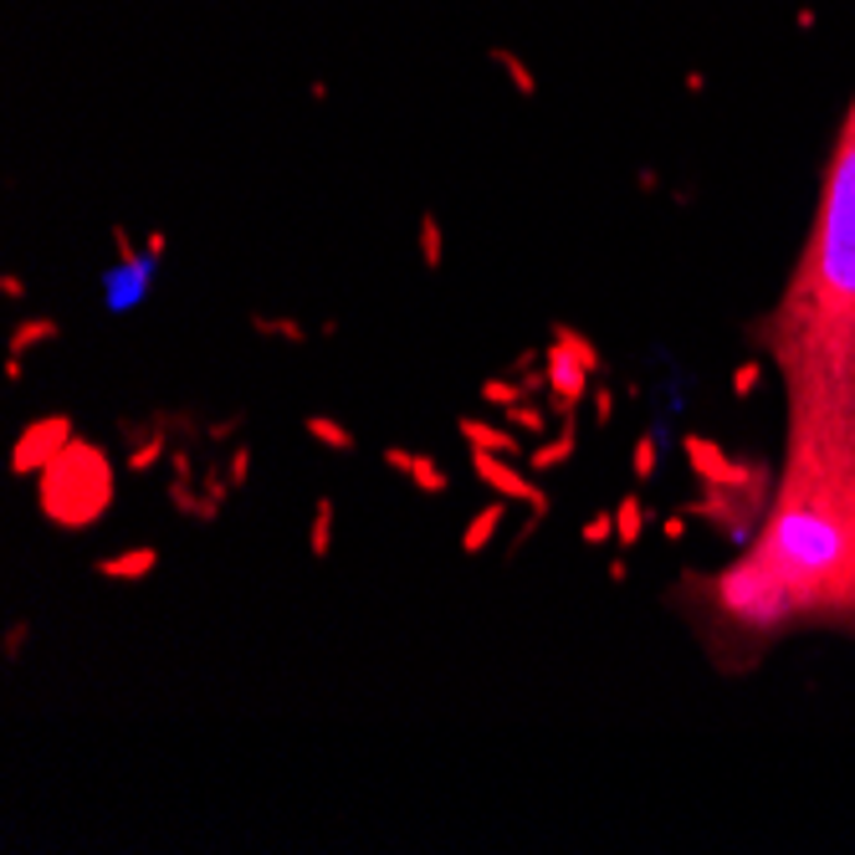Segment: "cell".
I'll list each match as a JSON object with an SVG mask.
<instances>
[{
    "mask_svg": "<svg viewBox=\"0 0 855 855\" xmlns=\"http://www.w3.org/2000/svg\"><path fill=\"white\" fill-rule=\"evenodd\" d=\"M246 471H252V446H236L231 467H226V482H231V486H241V482H246Z\"/></svg>",
    "mask_w": 855,
    "mask_h": 855,
    "instance_id": "d4e9b609",
    "label": "cell"
},
{
    "mask_svg": "<svg viewBox=\"0 0 855 855\" xmlns=\"http://www.w3.org/2000/svg\"><path fill=\"white\" fill-rule=\"evenodd\" d=\"M758 374H763V364H743L738 380H733V389H738V395H748V389L758 385Z\"/></svg>",
    "mask_w": 855,
    "mask_h": 855,
    "instance_id": "4316f807",
    "label": "cell"
},
{
    "mask_svg": "<svg viewBox=\"0 0 855 855\" xmlns=\"http://www.w3.org/2000/svg\"><path fill=\"white\" fill-rule=\"evenodd\" d=\"M769 338L788 374L794 425L820 420L855 431V98L824 174L809 252Z\"/></svg>",
    "mask_w": 855,
    "mask_h": 855,
    "instance_id": "7a4b0ae2",
    "label": "cell"
},
{
    "mask_svg": "<svg viewBox=\"0 0 855 855\" xmlns=\"http://www.w3.org/2000/svg\"><path fill=\"white\" fill-rule=\"evenodd\" d=\"M589 395H594V420H600V425H610V416H615V389L600 380V385L589 389Z\"/></svg>",
    "mask_w": 855,
    "mask_h": 855,
    "instance_id": "cb8c5ba5",
    "label": "cell"
},
{
    "mask_svg": "<svg viewBox=\"0 0 855 855\" xmlns=\"http://www.w3.org/2000/svg\"><path fill=\"white\" fill-rule=\"evenodd\" d=\"M507 497H497V503H486L482 513H471V522H467V533H461V554H482L486 543L497 538V528H503V518H507Z\"/></svg>",
    "mask_w": 855,
    "mask_h": 855,
    "instance_id": "9c48e42d",
    "label": "cell"
},
{
    "mask_svg": "<svg viewBox=\"0 0 855 855\" xmlns=\"http://www.w3.org/2000/svg\"><path fill=\"white\" fill-rule=\"evenodd\" d=\"M0 292H5V298H26V282H21V277H11V272H5V277H0Z\"/></svg>",
    "mask_w": 855,
    "mask_h": 855,
    "instance_id": "f1b7e54d",
    "label": "cell"
},
{
    "mask_svg": "<svg viewBox=\"0 0 855 855\" xmlns=\"http://www.w3.org/2000/svg\"><path fill=\"white\" fill-rule=\"evenodd\" d=\"M655 513L646 503H640V492H630V497H621L615 503V543L621 549H636L640 543V533H646V522H651Z\"/></svg>",
    "mask_w": 855,
    "mask_h": 855,
    "instance_id": "30bf717a",
    "label": "cell"
},
{
    "mask_svg": "<svg viewBox=\"0 0 855 855\" xmlns=\"http://www.w3.org/2000/svg\"><path fill=\"white\" fill-rule=\"evenodd\" d=\"M655 461H661V446H655V436H640L636 451H630V471H636V482L646 486L655 477Z\"/></svg>",
    "mask_w": 855,
    "mask_h": 855,
    "instance_id": "ac0fdd59",
    "label": "cell"
},
{
    "mask_svg": "<svg viewBox=\"0 0 855 855\" xmlns=\"http://www.w3.org/2000/svg\"><path fill=\"white\" fill-rule=\"evenodd\" d=\"M108 503H113V471H108L98 446L68 441L41 467V513L57 528H93Z\"/></svg>",
    "mask_w": 855,
    "mask_h": 855,
    "instance_id": "3957f363",
    "label": "cell"
},
{
    "mask_svg": "<svg viewBox=\"0 0 855 855\" xmlns=\"http://www.w3.org/2000/svg\"><path fill=\"white\" fill-rule=\"evenodd\" d=\"M62 334V328H57V318H26L16 328V334H11V353H26V349H36V344H51V338Z\"/></svg>",
    "mask_w": 855,
    "mask_h": 855,
    "instance_id": "5bb4252c",
    "label": "cell"
},
{
    "mask_svg": "<svg viewBox=\"0 0 855 855\" xmlns=\"http://www.w3.org/2000/svg\"><path fill=\"white\" fill-rule=\"evenodd\" d=\"M610 585H625V558H610Z\"/></svg>",
    "mask_w": 855,
    "mask_h": 855,
    "instance_id": "f546056e",
    "label": "cell"
},
{
    "mask_svg": "<svg viewBox=\"0 0 855 855\" xmlns=\"http://www.w3.org/2000/svg\"><path fill=\"white\" fill-rule=\"evenodd\" d=\"M482 400H486V405H497V410H507V405L528 400V395H522L518 380H482Z\"/></svg>",
    "mask_w": 855,
    "mask_h": 855,
    "instance_id": "ffe728a7",
    "label": "cell"
},
{
    "mask_svg": "<svg viewBox=\"0 0 855 855\" xmlns=\"http://www.w3.org/2000/svg\"><path fill=\"white\" fill-rule=\"evenodd\" d=\"M687 507H676V513H671L666 522H661V533H666V543H682V538H687Z\"/></svg>",
    "mask_w": 855,
    "mask_h": 855,
    "instance_id": "484cf974",
    "label": "cell"
},
{
    "mask_svg": "<svg viewBox=\"0 0 855 855\" xmlns=\"http://www.w3.org/2000/svg\"><path fill=\"white\" fill-rule=\"evenodd\" d=\"M159 456H165V436H154V441H144V446H139L134 456H129V471H149L154 461H159Z\"/></svg>",
    "mask_w": 855,
    "mask_h": 855,
    "instance_id": "7402d4cb",
    "label": "cell"
},
{
    "mask_svg": "<svg viewBox=\"0 0 855 855\" xmlns=\"http://www.w3.org/2000/svg\"><path fill=\"white\" fill-rule=\"evenodd\" d=\"M410 461H416V456L400 451V446H389V451H385V467L389 471H410Z\"/></svg>",
    "mask_w": 855,
    "mask_h": 855,
    "instance_id": "83f0119b",
    "label": "cell"
},
{
    "mask_svg": "<svg viewBox=\"0 0 855 855\" xmlns=\"http://www.w3.org/2000/svg\"><path fill=\"white\" fill-rule=\"evenodd\" d=\"M68 441H72V420L68 416L36 420V425H26V431H21L16 456H11V471H16V477H32V471L47 467V461L62 451Z\"/></svg>",
    "mask_w": 855,
    "mask_h": 855,
    "instance_id": "52a82bcc",
    "label": "cell"
},
{
    "mask_svg": "<svg viewBox=\"0 0 855 855\" xmlns=\"http://www.w3.org/2000/svg\"><path fill=\"white\" fill-rule=\"evenodd\" d=\"M252 328H256V334H282L287 344H302V338H308L298 323H287V318H277V323H272V318H252Z\"/></svg>",
    "mask_w": 855,
    "mask_h": 855,
    "instance_id": "603a6c76",
    "label": "cell"
},
{
    "mask_svg": "<svg viewBox=\"0 0 855 855\" xmlns=\"http://www.w3.org/2000/svg\"><path fill=\"white\" fill-rule=\"evenodd\" d=\"M410 482H416L420 492H431V497H441V492L451 486V477H446V467H436L431 456H416V461H410Z\"/></svg>",
    "mask_w": 855,
    "mask_h": 855,
    "instance_id": "9a60e30c",
    "label": "cell"
},
{
    "mask_svg": "<svg viewBox=\"0 0 855 855\" xmlns=\"http://www.w3.org/2000/svg\"><path fill=\"white\" fill-rule=\"evenodd\" d=\"M579 538H585V543H610V538H615V507H600V513L579 528Z\"/></svg>",
    "mask_w": 855,
    "mask_h": 855,
    "instance_id": "44dd1931",
    "label": "cell"
},
{
    "mask_svg": "<svg viewBox=\"0 0 855 855\" xmlns=\"http://www.w3.org/2000/svg\"><path fill=\"white\" fill-rule=\"evenodd\" d=\"M313 558H328V549H334V503L328 497H318V507H313Z\"/></svg>",
    "mask_w": 855,
    "mask_h": 855,
    "instance_id": "2e32d148",
    "label": "cell"
},
{
    "mask_svg": "<svg viewBox=\"0 0 855 855\" xmlns=\"http://www.w3.org/2000/svg\"><path fill=\"white\" fill-rule=\"evenodd\" d=\"M308 436L318 441V446H328V451H359V436H353L349 425H338V420H328V416H313L308 420Z\"/></svg>",
    "mask_w": 855,
    "mask_h": 855,
    "instance_id": "4fadbf2b",
    "label": "cell"
},
{
    "mask_svg": "<svg viewBox=\"0 0 855 855\" xmlns=\"http://www.w3.org/2000/svg\"><path fill=\"white\" fill-rule=\"evenodd\" d=\"M507 425H513L518 436H543V431H549V416H543L538 405L518 400V405H507Z\"/></svg>",
    "mask_w": 855,
    "mask_h": 855,
    "instance_id": "e0dca14e",
    "label": "cell"
},
{
    "mask_svg": "<svg viewBox=\"0 0 855 855\" xmlns=\"http://www.w3.org/2000/svg\"><path fill=\"white\" fill-rule=\"evenodd\" d=\"M471 471H477V482H486L497 497H507V503H528L533 507V518H549V492H543L533 477H522L518 467H507V456L471 451Z\"/></svg>",
    "mask_w": 855,
    "mask_h": 855,
    "instance_id": "5b68a950",
    "label": "cell"
},
{
    "mask_svg": "<svg viewBox=\"0 0 855 855\" xmlns=\"http://www.w3.org/2000/svg\"><path fill=\"white\" fill-rule=\"evenodd\" d=\"M93 569H98L103 579H149V574L159 569V554H154V549H129V554H118V558H98Z\"/></svg>",
    "mask_w": 855,
    "mask_h": 855,
    "instance_id": "8fae6325",
    "label": "cell"
},
{
    "mask_svg": "<svg viewBox=\"0 0 855 855\" xmlns=\"http://www.w3.org/2000/svg\"><path fill=\"white\" fill-rule=\"evenodd\" d=\"M574 446H579V441H574V420H564V436H554L549 446H538V451H528V471H533V477H543V471L564 467V461L574 456Z\"/></svg>",
    "mask_w": 855,
    "mask_h": 855,
    "instance_id": "7c38bea8",
    "label": "cell"
},
{
    "mask_svg": "<svg viewBox=\"0 0 855 855\" xmlns=\"http://www.w3.org/2000/svg\"><path fill=\"white\" fill-rule=\"evenodd\" d=\"M420 256H425V272H441V256H446V246H441V226H436V216L420 220Z\"/></svg>",
    "mask_w": 855,
    "mask_h": 855,
    "instance_id": "d6986e66",
    "label": "cell"
},
{
    "mask_svg": "<svg viewBox=\"0 0 855 855\" xmlns=\"http://www.w3.org/2000/svg\"><path fill=\"white\" fill-rule=\"evenodd\" d=\"M456 431L467 436L471 451H492V456H518L522 451V436H513V431H503V425H482V420L461 416L456 420Z\"/></svg>",
    "mask_w": 855,
    "mask_h": 855,
    "instance_id": "ba28073f",
    "label": "cell"
},
{
    "mask_svg": "<svg viewBox=\"0 0 855 855\" xmlns=\"http://www.w3.org/2000/svg\"><path fill=\"white\" fill-rule=\"evenodd\" d=\"M113 241H118V267L103 272V308L108 313H129V308H139L149 298L154 277H159V256L149 246H144V256H134L129 231H113Z\"/></svg>",
    "mask_w": 855,
    "mask_h": 855,
    "instance_id": "277c9868",
    "label": "cell"
},
{
    "mask_svg": "<svg viewBox=\"0 0 855 855\" xmlns=\"http://www.w3.org/2000/svg\"><path fill=\"white\" fill-rule=\"evenodd\" d=\"M733 636L779 640L799 625L855 630V436L788 425V467L754 549L707 579Z\"/></svg>",
    "mask_w": 855,
    "mask_h": 855,
    "instance_id": "6da1fadb",
    "label": "cell"
},
{
    "mask_svg": "<svg viewBox=\"0 0 855 855\" xmlns=\"http://www.w3.org/2000/svg\"><path fill=\"white\" fill-rule=\"evenodd\" d=\"M543 359H549V400H554V410L564 420H574L579 400H585L589 389H594V385H589V364L569 349V344H564V338H554Z\"/></svg>",
    "mask_w": 855,
    "mask_h": 855,
    "instance_id": "8992f818",
    "label": "cell"
}]
</instances>
